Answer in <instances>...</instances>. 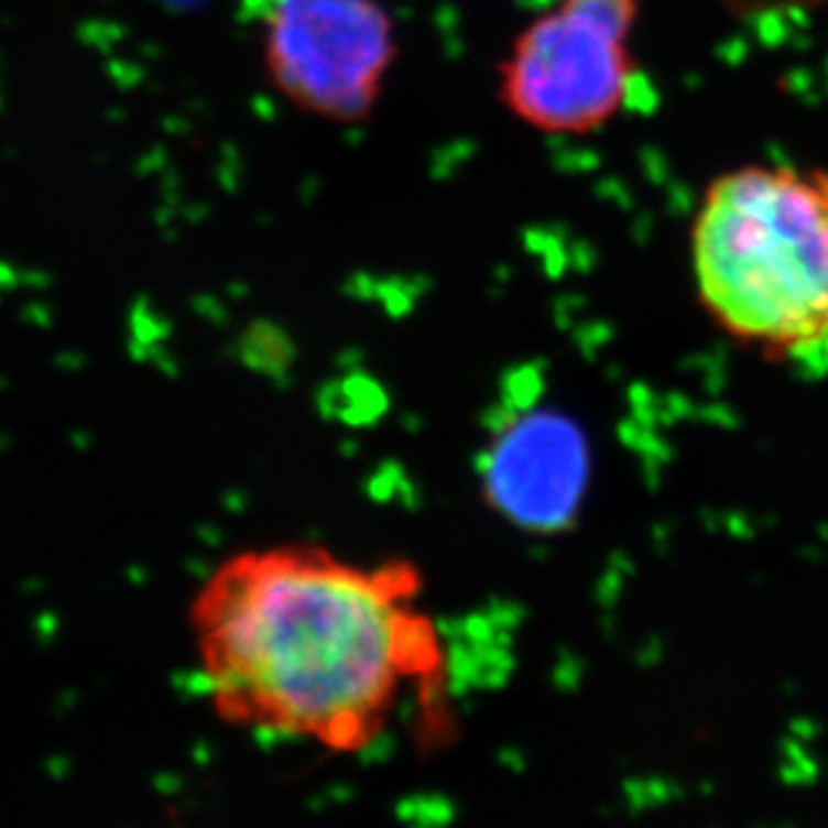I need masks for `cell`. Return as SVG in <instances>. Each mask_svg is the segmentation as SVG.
<instances>
[{"label":"cell","mask_w":828,"mask_h":828,"mask_svg":"<svg viewBox=\"0 0 828 828\" xmlns=\"http://www.w3.org/2000/svg\"><path fill=\"white\" fill-rule=\"evenodd\" d=\"M207 700L231 727L330 753L379 743L407 702L432 708L448 652L407 560L323 545L231 555L190 601Z\"/></svg>","instance_id":"obj_1"},{"label":"cell","mask_w":828,"mask_h":828,"mask_svg":"<svg viewBox=\"0 0 828 828\" xmlns=\"http://www.w3.org/2000/svg\"><path fill=\"white\" fill-rule=\"evenodd\" d=\"M691 280L710 323L764 357L828 349V170H729L689 231Z\"/></svg>","instance_id":"obj_2"},{"label":"cell","mask_w":828,"mask_h":828,"mask_svg":"<svg viewBox=\"0 0 828 828\" xmlns=\"http://www.w3.org/2000/svg\"><path fill=\"white\" fill-rule=\"evenodd\" d=\"M729 3H745V6H759V3H777V0H729Z\"/></svg>","instance_id":"obj_6"},{"label":"cell","mask_w":828,"mask_h":828,"mask_svg":"<svg viewBox=\"0 0 828 828\" xmlns=\"http://www.w3.org/2000/svg\"><path fill=\"white\" fill-rule=\"evenodd\" d=\"M394 57V24L379 0H271L265 9V70L290 102L319 119H368Z\"/></svg>","instance_id":"obj_4"},{"label":"cell","mask_w":828,"mask_h":828,"mask_svg":"<svg viewBox=\"0 0 828 828\" xmlns=\"http://www.w3.org/2000/svg\"><path fill=\"white\" fill-rule=\"evenodd\" d=\"M577 469L571 432L547 416L512 418L488 445L483 488L512 523L547 529L577 499Z\"/></svg>","instance_id":"obj_5"},{"label":"cell","mask_w":828,"mask_h":828,"mask_svg":"<svg viewBox=\"0 0 828 828\" xmlns=\"http://www.w3.org/2000/svg\"><path fill=\"white\" fill-rule=\"evenodd\" d=\"M641 0H558L499 65V100L547 134H590L625 108Z\"/></svg>","instance_id":"obj_3"}]
</instances>
